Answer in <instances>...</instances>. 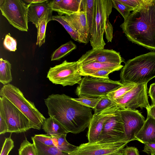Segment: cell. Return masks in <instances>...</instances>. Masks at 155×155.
Segmentation results:
<instances>
[{
  "label": "cell",
  "instance_id": "5bb4252c",
  "mask_svg": "<svg viewBox=\"0 0 155 155\" xmlns=\"http://www.w3.org/2000/svg\"><path fill=\"white\" fill-rule=\"evenodd\" d=\"M119 111L124 123L125 135L130 141L135 140V137L143 126L146 120L137 110L120 108Z\"/></svg>",
  "mask_w": 155,
  "mask_h": 155
},
{
  "label": "cell",
  "instance_id": "7402d4cb",
  "mask_svg": "<svg viewBox=\"0 0 155 155\" xmlns=\"http://www.w3.org/2000/svg\"><path fill=\"white\" fill-rule=\"evenodd\" d=\"M66 134L54 135L51 136L55 147L61 151L70 154L74 151L78 146L73 145L66 139Z\"/></svg>",
  "mask_w": 155,
  "mask_h": 155
},
{
  "label": "cell",
  "instance_id": "9c48e42d",
  "mask_svg": "<svg viewBox=\"0 0 155 155\" xmlns=\"http://www.w3.org/2000/svg\"><path fill=\"white\" fill-rule=\"evenodd\" d=\"M0 109L5 118L7 132L19 133L33 128L26 116L6 98L0 97Z\"/></svg>",
  "mask_w": 155,
  "mask_h": 155
},
{
  "label": "cell",
  "instance_id": "ab89813d",
  "mask_svg": "<svg viewBox=\"0 0 155 155\" xmlns=\"http://www.w3.org/2000/svg\"><path fill=\"white\" fill-rule=\"evenodd\" d=\"M124 155H140L137 149L133 147L127 146L123 149Z\"/></svg>",
  "mask_w": 155,
  "mask_h": 155
},
{
  "label": "cell",
  "instance_id": "f546056e",
  "mask_svg": "<svg viewBox=\"0 0 155 155\" xmlns=\"http://www.w3.org/2000/svg\"><path fill=\"white\" fill-rule=\"evenodd\" d=\"M18 151V155H37L34 145L30 142L26 137L21 143Z\"/></svg>",
  "mask_w": 155,
  "mask_h": 155
},
{
  "label": "cell",
  "instance_id": "836d02e7",
  "mask_svg": "<svg viewBox=\"0 0 155 155\" xmlns=\"http://www.w3.org/2000/svg\"><path fill=\"white\" fill-rule=\"evenodd\" d=\"M114 103L106 95L101 97L95 107L94 109V113L100 112L109 107Z\"/></svg>",
  "mask_w": 155,
  "mask_h": 155
},
{
  "label": "cell",
  "instance_id": "d590c367",
  "mask_svg": "<svg viewBox=\"0 0 155 155\" xmlns=\"http://www.w3.org/2000/svg\"><path fill=\"white\" fill-rule=\"evenodd\" d=\"M14 147V142L11 138V136L6 138L3 144L0 155H8Z\"/></svg>",
  "mask_w": 155,
  "mask_h": 155
},
{
  "label": "cell",
  "instance_id": "ac0fdd59",
  "mask_svg": "<svg viewBox=\"0 0 155 155\" xmlns=\"http://www.w3.org/2000/svg\"><path fill=\"white\" fill-rule=\"evenodd\" d=\"M48 1L46 0L42 2L28 4V22H31L36 28L39 21L45 15L52 17L53 11L48 5Z\"/></svg>",
  "mask_w": 155,
  "mask_h": 155
},
{
  "label": "cell",
  "instance_id": "3957f363",
  "mask_svg": "<svg viewBox=\"0 0 155 155\" xmlns=\"http://www.w3.org/2000/svg\"><path fill=\"white\" fill-rule=\"evenodd\" d=\"M112 8L111 0H94V18L89 37L93 49L104 48V33L107 42L112 41L113 28L109 17Z\"/></svg>",
  "mask_w": 155,
  "mask_h": 155
},
{
  "label": "cell",
  "instance_id": "f35d334b",
  "mask_svg": "<svg viewBox=\"0 0 155 155\" xmlns=\"http://www.w3.org/2000/svg\"><path fill=\"white\" fill-rule=\"evenodd\" d=\"M6 122L3 113L0 109V134H4L7 132Z\"/></svg>",
  "mask_w": 155,
  "mask_h": 155
},
{
  "label": "cell",
  "instance_id": "8fae6325",
  "mask_svg": "<svg viewBox=\"0 0 155 155\" xmlns=\"http://www.w3.org/2000/svg\"><path fill=\"white\" fill-rule=\"evenodd\" d=\"M147 84H137L133 88L114 102L120 108L136 110L150 106L147 93Z\"/></svg>",
  "mask_w": 155,
  "mask_h": 155
},
{
  "label": "cell",
  "instance_id": "74e56055",
  "mask_svg": "<svg viewBox=\"0 0 155 155\" xmlns=\"http://www.w3.org/2000/svg\"><path fill=\"white\" fill-rule=\"evenodd\" d=\"M118 71L116 69H102L96 71L90 76L101 78H108L109 74L110 73Z\"/></svg>",
  "mask_w": 155,
  "mask_h": 155
},
{
  "label": "cell",
  "instance_id": "277c9868",
  "mask_svg": "<svg viewBox=\"0 0 155 155\" xmlns=\"http://www.w3.org/2000/svg\"><path fill=\"white\" fill-rule=\"evenodd\" d=\"M120 76L122 84L147 83L155 77V51L128 60L121 70Z\"/></svg>",
  "mask_w": 155,
  "mask_h": 155
},
{
  "label": "cell",
  "instance_id": "5b68a950",
  "mask_svg": "<svg viewBox=\"0 0 155 155\" xmlns=\"http://www.w3.org/2000/svg\"><path fill=\"white\" fill-rule=\"evenodd\" d=\"M0 97L8 99L23 113L30 121L33 129H41L46 118L19 88L10 84L4 85L0 90Z\"/></svg>",
  "mask_w": 155,
  "mask_h": 155
},
{
  "label": "cell",
  "instance_id": "cb8c5ba5",
  "mask_svg": "<svg viewBox=\"0 0 155 155\" xmlns=\"http://www.w3.org/2000/svg\"><path fill=\"white\" fill-rule=\"evenodd\" d=\"M81 11L85 14L89 38L94 18V0H82Z\"/></svg>",
  "mask_w": 155,
  "mask_h": 155
},
{
  "label": "cell",
  "instance_id": "f1b7e54d",
  "mask_svg": "<svg viewBox=\"0 0 155 155\" xmlns=\"http://www.w3.org/2000/svg\"><path fill=\"white\" fill-rule=\"evenodd\" d=\"M123 84V85L117 89L109 93L106 96L114 102L123 96L137 84L133 83Z\"/></svg>",
  "mask_w": 155,
  "mask_h": 155
},
{
  "label": "cell",
  "instance_id": "d4e9b609",
  "mask_svg": "<svg viewBox=\"0 0 155 155\" xmlns=\"http://www.w3.org/2000/svg\"><path fill=\"white\" fill-rule=\"evenodd\" d=\"M11 64L7 60L0 59V82L5 85L12 80L11 72Z\"/></svg>",
  "mask_w": 155,
  "mask_h": 155
},
{
  "label": "cell",
  "instance_id": "ee69618b",
  "mask_svg": "<svg viewBox=\"0 0 155 155\" xmlns=\"http://www.w3.org/2000/svg\"><path fill=\"white\" fill-rule=\"evenodd\" d=\"M46 0H24L25 2L29 4H35L42 2H45Z\"/></svg>",
  "mask_w": 155,
  "mask_h": 155
},
{
  "label": "cell",
  "instance_id": "9a60e30c",
  "mask_svg": "<svg viewBox=\"0 0 155 155\" xmlns=\"http://www.w3.org/2000/svg\"><path fill=\"white\" fill-rule=\"evenodd\" d=\"M78 61L79 64H81L94 62L121 64L125 61L119 52L104 48L89 50Z\"/></svg>",
  "mask_w": 155,
  "mask_h": 155
},
{
  "label": "cell",
  "instance_id": "d6a6232c",
  "mask_svg": "<svg viewBox=\"0 0 155 155\" xmlns=\"http://www.w3.org/2000/svg\"><path fill=\"white\" fill-rule=\"evenodd\" d=\"M131 9L132 11L151 2L153 0H118Z\"/></svg>",
  "mask_w": 155,
  "mask_h": 155
},
{
  "label": "cell",
  "instance_id": "7c38bea8",
  "mask_svg": "<svg viewBox=\"0 0 155 155\" xmlns=\"http://www.w3.org/2000/svg\"><path fill=\"white\" fill-rule=\"evenodd\" d=\"M129 142L112 143L98 141L82 143L69 155H111L122 151Z\"/></svg>",
  "mask_w": 155,
  "mask_h": 155
},
{
  "label": "cell",
  "instance_id": "52a82bcc",
  "mask_svg": "<svg viewBox=\"0 0 155 155\" xmlns=\"http://www.w3.org/2000/svg\"><path fill=\"white\" fill-rule=\"evenodd\" d=\"M21 0H0V9L2 15L9 23L19 30H28V5Z\"/></svg>",
  "mask_w": 155,
  "mask_h": 155
},
{
  "label": "cell",
  "instance_id": "60d3db41",
  "mask_svg": "<svg viewBox=\"0 0 155 155\" xmlns=\"http://www.w3.org/2000/svg\"><path fill=\"white\" fill-rule=\"evenodd\" d=\"M144 144L143 152L148 155L155 153V143H146Z\"/></svg>",
  "mask_w": 155,
  "mask_h": 155
},
{
  "label": "cell",
  "instance_id": "b9f144b4",
  "mask_svg": "<svg viewBox=\"0 0 155 155\" xmlns=\"http://www.w3.org/2000/svg\"><path fill=\"white\" fill-rule=\"evenodd\" d=\"M148 94L149 96L151 99L152 104L155 105V83L151 84L150 85Z\"/></svg>",
  "mask_w": 155,
  "mask_h": 155
},
{
  "label": "cell",
  "instance_id": "4dcf8cb0",
  "mask_svg": "<svg viewBox=\"0 0 155 155\" xmlns=\"http://www.w3.org/2000/svg\"><path fill=\"white\" fill-rule=\"evenodd\" d=\"M72 99L85 106L94 109L101 99L100 98L90 97L83 95L78 96V98Z\"/></svg>",
  "mask_w": 155,
  "mask_h": 155
},
{
  "label": "cell",
  "instance_id": "bcb514c9",
  "mask_svg": "<svg viewBox=\"0 0 155 155\" xmlns=\"http://www.w3.org/2000/svg\"><path fill=\"white\" fill-rule=\"evenodd\" d=\"M151 155H155V153L152 154H151Z\"/></svg>",
  "mask_w": 155,
  "mask_h": 155
},
{
  "label": "cell",
  "instance_id": "f6af8a7d",
  "mask_svg": "<svg viewBox=\"0 0 155 155\" xmlns=\"http://www.w3.org/2000/svg\"><path fill=\"white\" fill-rule=\"evenodd\" d=\"M111 155H124L123 150L121 152Z\"/></svg>",
  "mask_w": 155,
  "mask_h": 155
},
{
  "label": "cell",
  "instance_id": "4fadbf2b",
  "mask_svg": "<svg viewBox=\"0 0 155 155\" xmlns=\"http://www.w3.org/2000/svg\"><path fill=\"white\" fill-rule=\"evenodd\" d=\"M120 108L114 103L103 110L93 114L86 135L88 142L98 140L106 122Z\"/></svg>",
  "mask_w": 155,
  "mask_h": 155
},
{
  "label": "cell",
  "instance_id": "2e32d148",
  "mask_svg": "<svg viewBox=\"0 0 155 155\" xmlns=\"http://www.w3.org/2000/svg\"><path fill=\"white\" fill-rule=\"evenodd\" d=\"M70 23L78 33L79 43L87 44L89 38L87 22L85 12L82 11L68 15H61Z\"/></svg>",
  "mask_w": 155,
  "mask_h": 155
},
{
  "label": "cell",
  "instance_id": "e575fe53",
  "mask_svg": "<svg viewBox=\"0 0 155 155\" xmlns=\"http://www.w3.org/2000/svg\"><path fill=\"white\" fill-rule=\"evenodd\" d=\"M4 47L10 51H15L17 50L15 40L8 34L6 35L3 41Z\"/></svg>",
  "mask_w": 155,
  "mask_h": 155
},
{
  "label": "cell",
  "instance_id": "8992f818",
  "mask_svg": "<svg viewBox=\"0 0 155 155\" xmlns=\"http://www.w3.org/2000/svg\"><path fill=\"white\" fill-rule=\"evenodd\" d=\"M78 84L75 91L78 96L83 95L94 98L104 96L123 84L120 81L91 76H85L82 78Z\"/></svg>",
  "mask_w": 155,
  "mask_h": 155
},
{
  "label": "cell",
  "instance_id": "30bf717a",
  "mask_svg": "<svg viewBox=\"0 0 155 155\" xmlns=\"http://www.w3.org/2000/svg\"><path fill=\"white\" fill-rule=\"evenodd\" d=\"M119 109L106 122L97 141L107 143L130 142L125 135L124 123Z\"/></svg>",
  "mask_w": 155,
  "mask_h": 155
},
{
  "label": "cell",
  "instance_id": "8d00e7d4",
  "mask_svg": "<svg viewBox=\"0 0 155 155\" xmlns=\"http://www.w3.org/2000/svg\"><path fill=\"white\" fill-rule=\"evenodd\" d=\"M33 137L37 141L46 146L55 147L51 136L46 134H35Z\"/></svg>",
  "mask_w": 155,
  "mask_h": 155
},
{
  "label": "cell",
  "instance_id": "4316f807",
  "mask_svg": "<svg viewBox=\"0 0 155 155\" xmlns=\"http://www.w3.org/2000/svg\"><path fill=\"white\" fill-rule=\"evenodd\" d=\"M52 18L45 15L40 20L37 28V37L36 45L40 47L45 42V32L47 23L52 20Z\"/></svg>",
  "mask_w": 155,
  "mask_h": 155
},
{
  "label": "cell",
  "instance_id": "ba28073f",
  "mask_svg": "<svg viewBox=\"0 0 155 155\" xmlns=\"http://www.w3.org/2000/svg\"><path fill=\"white\" fill-rule=\"evenodd\" d=\"M78 61L68 62L65 60L61 64L51 67L47 78L52 83L63 87L79 84L81 80Z\"/></svg>",
  "mask_w": 155,
  "mask_h": 155
},
{
  "label": "cell",
  "instance_id": "6da1fadb",
  "mask_svg": "<svg viewBox=\"0 0 155 155\" xmlns=\"http://www.w3.org/2000/svg\"><path fill=\"white\" fill-rule=\"evenodd\" d=\"M49 116L54 117L68 132L76 134L88 127L92 109L64 94L49 95L44 99Z\"/></svg>",
  "mask_w": 155,
  "mask_h": 155
},
{
  "label": "cell",
  "instance_id": "7bdbcfd3",
  "mask_svg": "<svg viewBox=\"0 0 155 155\" xmlns=\"http://www.w3.org/2000/svg\"><path fill=\"white\" fill-rule=\"evenodd\" d=\"M146 109L147 114L150 115L155 120V105L152 104Z\"/></svg>",
  "mask_w": 155,
  "mask_h": 155
},
{
  "label": "cell",
  "instance_id": "7a4b0ae2",
  "mask_svg": "<svg viewBox=\"0 0 155 155\" xmlns=\"http://www.w3.org/2000/svg\"><path fill=\"white\" fill-rule=\"evenodd\" d=\"M120 27L130 41L155 50V0L133 11Z\"/></svg>",
  "mask_w": 155,
  "mask_h": 155
},
{
  "label": "cell",
  "instance_id": "ffe728a7",
  "mask_svg": "<svg viewBox=\"0 0 155 155\" xmlns=\"http://www.w3.org/2000/svg\"><path fill=\"white\" fill-rule=\"evenodd\" d=\"M123 67L121 64L94 62L79 64V69L81 75L85 77L101 70L116 69L119 71Z\"/></svg>",
  "mask_w": 155,
  "mask_h": 155
},
{
  "label": "cell",
  "instance_id": "603a6c76",
  "mask_svg": "<svg viewBox=\"0 0 155 155\" xmlns=\"http://www.w3.org/2000/svg\"><path fill=\"white\" fill-rule=\"evenodd\" d=\"M33 143L34 145L37 155H69L62 152L55 147L46 146L35 139L33 136L31 137Z\"/></svg>",
  "mask_w": 155,
  "mask_h": 155
},
{
  "label": "cell",
  "instance_id": "e0dca14e",
  "mask_svg": "<svg viewBox=\"0 0 155 155\" xmlns=\"http://www.w3.org/2000/svg\"><path fill=\"white\" fill-rule=\"evenodd\" d=\"M82 0H53L48 1V4L53 11L58 15H69L81 10Z\"/></svg>",
  "mask_w": 155,
  "mask_h": 155
},
{
  "label": "cell",
  "instance_id": "484cf974",
  "mask_svg": "<svg viewBox=\"0 0 155 155\" xmlns=\"http://www.w3.org/2000/svg\"><path fill=\"white\" fill-rule=\"evenodd\" d=\"M76 45L72 41H70L61 45L53 53L51 57V61L59 60L77 48Z\"/></svg>",
  "mask_w": 155,
  "mask_h": 155
},
{
  "label": "cell",
  "instance_id": "1f68e13d",
  "mask_svg": "<svg viewBox=\"0 0 155 155\" xmlns=\"http://www.w3.org/2000/svg\"><path fill=\"white\" fill-rule=\"evenodd\" d=\"M112 7L115 8L122 15L125 20L130 14L132 9L118 0H111Z\"/></svg>",
  "mask_w": 155,
  "mask_h": 155
},
{
  "label": "cell",
  "instance_id": "44dd1931",
  "mask_svg": "<svg viewBox=\"0 0 155 155\" xmlns=\"http://www.w3.org/2000/svg\"><path fill=\"white\" fill-rule=\"evenodd\" d=\"M42 129L47 135L66 134L69 133L62 125L54 117L46 118L42 126Z\"/></svg>",
  "mask_w": 155,
  "mask_h": 155
},
{
  "label": "cell",
  "instance_id": "d6986e66",
  "mask_svg": "<svg viewBox=\"0 0 155 155\" xmlns=\"http://www.w3.org/2000/svg\"><path fill=\"white\" fill-rule=\"evenodd\" d=\"M135 139L144 144L155 143V120L147 114L144 123L135 137Z\"/></svg>",
  "mask_w": 155,
  "mask_h": 155
},
{
  "label": "cell",
  "instance_id": "83f0119b",
  "mask_svg": "<svg viewBox=\"0 0 155 155\" xmlns=\"http://www.w3.org/2000/svg\"><path fill=\"white\" fill-rule=\"evenodd\" d=\"M51 20H55L59 22L63 26L73 39L79 42V36L78 33L73 26L64 18L62 16H53Z\"/></svg>",
  "mask_w": 155,
  "mask_h": 155
}]
</instances>
